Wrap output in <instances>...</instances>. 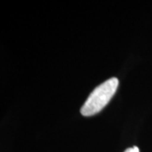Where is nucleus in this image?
I'll return each instance as SVG.
<instances>
[{"mask_svg": "<svg viewBox=\"0 0 152 152\" xmlns=\"http://www.w3.org/2000/svg\"><path fill=\"white\" fill-rule=\"evenodd\" d=\"M124 152H140V149L137 146H134L127 149Z\"/></svg>", "mask_w": 152, "mask_h": 152, "instance_id": "nucleus-2", "label": "nucleus"}, {"mask_svg": "<svg viewBox=\"0 0 152 152\" xmlns=\"http://www.w3.org/2000/svg\"><path fill=\"white\" fill-rule=\"evenodd\" d=\"M118 86V80L113 77L96 87L91 93L80 109L82 115L85 117H90L100 113L111 101Z\"/></svg>", "mask_w": 152, "mask_h": 152, "instance_id": "nucleus-1", "label": "nucleus"}]
</instances>
